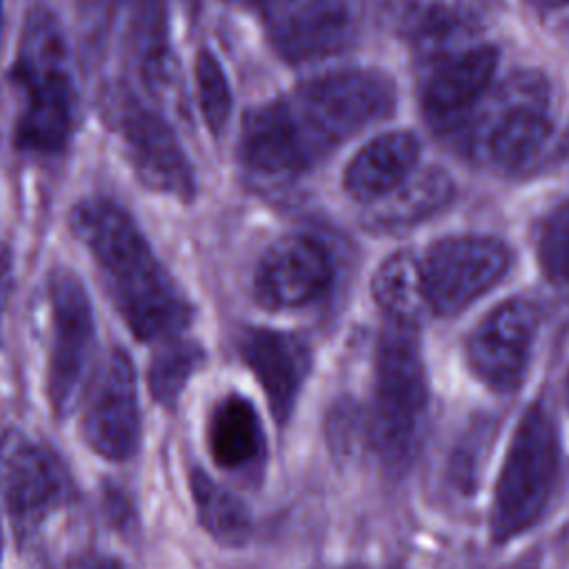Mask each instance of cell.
I'll return each instance as SVG.
<instances>
[{"label":"cell","instance_id":"obj_10","mask_svg":"<svg viewBox=\"0 0 569 569\" xmlns=\"http://www.w3.org/2000/svg\"><path fill=\"white\" fill-rule=\"evenodd\" d=\"M82 438L93 453L129 460L140 442V407L136 369L122 349H111L102 360L84 400Z\"/></svg>","mask_w":569,"mask_h":569},{"label":"cell","instance_id":"obj_23","mask_svg":"<svg viewBox=\"0 0 569 569\" xmlns=\"http://www.w3.org/2000/svg\"><path fill=\"white\" fill-rule=\"evenodd\" d=\"M189 489L198 522L216 542L224 547L247 545L253 522L249 509L238 496L198 467H193L189 473Z\"/></svg>","mask_w":569,"mask_h":569},{"label":"cell","instance_id":"obj_32","mask_svg":"<svg viewBox=\"0 0 569 569\" xmlns=\"http://www.w3.org/2000/svg\"><path fill=\"white\" fill-rule=\"evenodd\" d=\"M0 7H2V4H0Z\"/></svg>","mask_w":569,"mask_h":569},{"label":"cell","instance_id":"obj_25","mask_svg":"<svg viewBox=\"0 0 569 569\" xmlns=\"http://www.w3.org/2000/svg\"><path fill=\"white\" fill-rule=\"evenodd\" d=\"M204 349L193 340L171 338L149 362V391L162 407H176L191 376L202 367Z\"/></svg>","mask_w":569,"mask_h":569},{"label":"cell","instance_id":"obj_19","mask_svg":"<svg viewBox=\"0 0 569 569\" xmlns=\"http://www.w3.org/2000/svg\"><path fill=\"white\" fill-rule=\"evenodd\" d=\"M418 140L409 131H391L367 142L345 171L347 191L365 202L398 187L416 167Z\"/></svg>","mask_w":569,"mask_h":569},{"label":"cell","instance_id":"obj_5","mask_svg":"<svg viewBox=\"0 0 569 569\" xmlns=\"http://www.w3.org/2000/svg\"><path fill=\"white\" fill-rule=\"evenodd\" d=\"M558 471V438L542 405H531L511 438L498 478L491 529L498 540L529 529L542 513Z\"/></svg>","mask_w":569,"mask_h":569},{"label":"cell","instance_id":"obj_31","mask_svg":"<svg viewBox=\"0 0 569 569\" xmlns=\"http://www.w3.org/2000/svg\"><path fill=\"white\" fill-rule=\"evenodd\" d=\"M567 400H569V380H567Z\"/></svg>","mask_w":569,"mask_h":569},{"label":"cell","instance_id":"obj_22","mask_svg":"<svg viewBox=\"0 0 569 569\" xmlns=\"http://www.w3.org/2000/svg\"><path fill=\"white\" fill-rule=\"evenodd\" d=\"M371 293L378 307L402 327L420 325L431 311L422 262L407 253H391L373 273Z\"/></svg>","mask_w":569,"mask_h":569},{"label":"cell","instance_id":"obj_3","mask_svg":"<svg viewBox=\"0 0 569 569\" xmlns=\"http://www.w3.org/2000/svg\"><path fill=\"white\" fill-rule=\"evenodd\" d=\"M280 102L298 156L309 169L342 140L387 118L396 102V89L391 78L380 71L340 69L300 84Z\"/></svg>","mask_w":569,"mask_h":569},{"label":"cell","instance_id":"obj_18","mask_svg":"<svg viewBox=\"0 0 569 569\" xmlns=\"http://www.w3.org/2000/svg\"><path fill=\"white\" fill-rule=\"evenodd\" d=\"M207 449L227 471L253 467L264 456V429L253 402L240 393L222 396L207 418Z\"/></svg>","mask_w":569,"mask_h":569},{"label":"cell","instance_id":"obj_1","mask_svg":"<svg viewBox=\"0 0 569 569\" xmlns=\"http://www.w3.org/2000/svg\"><path fill=\"white\" fill-rule=\"evenodd\" d=\"M71 227L93 256L118 313L136 338H173L189 325L187 298L122 207L87 198L76 204Z\"/></svg>","mask_w":569,"mask_h":569},{"label":"cell","instance_id":"obj_9","mask_svg":"<svg viewBox=\"0 0 569 569\" xmlns=\"http://www.w3.org/2000/svg\"><path fill=\"white\" fill-rule=\"evenodd\" d=\"M507 247L487 236L438 240L422 260L433 313H456L487 293L507 271Z\"/></svg>","mask_w":569,"mask_h":569},{"label":"cell","instance_id":"obj_13","mask_svg":"<svg viewBox=\"0 0 569 569\" xmlns=\"http://www.w3.org/2000/svg\"><path fill=\"white\" fill-rule=\"evenodd\" d=\"M538 327V311L529 300L511 298L489 311L467 338V362L491 389H513L527 367Z\"/></svg>","mask_w":569,"mask_h":569},{"label":"cell","instance_id":"obj_11","mask_svg":"<svg viewBox=\"0 0 569 569\" xmlns=\"http://www.w3.org/2000/svg\"><path fill=\"white\" fill-rule=\"evenodd\" d=\"M276 51L289 62H311L351 44L360 0H269L262 9Z\"/></svg>","mask_w":569,"mask_h":569},{"label":"cell","instance_id":"obj_15","mask_svg":"<svg viewBox=\"0 0 569 569\" xmlns=\"http://www.w3.org/2000/svg\"><path fill=\"white\" fill-rule=\"evenodd\" d=\"M240 356L258 378L273 420L284 427L311 369L307 342L289 331L251 327L240 338Z\"/></svg>","mask_w":569,"mask_h":569},{"label":"cell","instance_id":"obj_7","mask_svg":"<svg viewBox=\"0 0 569 569\" xmlns=\"http://www.w3.org/2000/svg\"><path fill=\"white\" fill-rule=\"evenodd\" d=\"M0 498L18 540L33 538L71 498L60 458L20 429L0 438Z\"/></svg>","mask_w":569,"mask_h":569},{"label":"cell","instance_id":"obj_17","mask_svg":"<svg viewBox=\"0 0 569 569\" xmlns=\"http://www.w3.org/2000/svg\"><path fill=\"white\" fill-rule=\"evenodd\" d=\"M238 149L242 164L269 182H284L307 171L291 140L280 100L267 102L244 118Z\"/></svg>","mask_w":569,"mask_h":569},{"label":"cell","instance_id":"obj_20","mask_svg":"<svg viewBox=\"0 0 569 569\" xmlns=\"http://www.w3.org/2000/svg\"><path fill=\"white\" fill-rule=\"evenodd\" d=\"M389 18L427 58L440 56L442 60L458 53L453 44L471 29V18L458 0H393Z\"/></svg>","mask_w":569,"mask_h":569},{"label":"cell","instance_id":"obj_12","mask_svg":"<svg viewBox=\"0 0 569 569\" xmlns=\"http://www.w3.org/2000/svg\"><path fill=\"white\" fill-rule=\"evenodd\" d=\"M111 116L136 176L153 191L191 200L193 169L164 118L133 96L113 100Z\"/></svg>","mask_w":569,"mask_h":569},{"label":"cell","instance_id":"obj_27","mask_svg":"<svg viewBox=\"0 0 569 569\" xmlns=\"http://www.w3.org/2000/svg\"><path fill=\"white\" fill-rule=\"evenodd\" d=\"M538 258L551 282L569 287V200L545 222L538 240Z\"/></svg>","mask_w":569,"mask_h":569},{"label":"cell","instance_id":"obj_28","mask_svg":"<svg viewBox=\"0 0 569 569\" xmlns=\"http://www.w3.org/2000/svg\"><path fill=\"white\" fill-rule=\"evenodd\" d=\"M9 269H11L9 253H7L4 244H0V313H2V307H4V296H7V284H9Z\"/></svg>","mask_w":569,"mask_h":569},{"label":"cell","instance_id":"obj_16","mask_svg":"<svg viewBox=\"0 0 569 569\" xmlns=\"http://www.w3.org/2000/svg\"><path fill=\"white\" fill-rule=\"evenodd\" d=\"M498 64V51L487 44L467 47L445 58L425 87V109L431 120L451 124L476 109Z\"/></svg>","mask_w":569,"mask_h":569},{"label":"cell","instance_id":"obj_30","mask_svg":"<svg viewBox=\"0 0 569 569\" xmlns=\"http://www.w3.org/2000/svg\"><path fill=\"white\" fill-rule=\"evenodd\" d=\"M93 569H122V565H120L118 560H104V562H100V565L93 567Z\"/></svg>","mask_w":569,"mask_h":569},{"label":"cell","instance_id":"obj_24","mask_svg":"<svg viewBox=\"0 0 569 569\" xmlns=\"http://www.w3.org/2000/svg\"><path fill=\"white\" fill-rule=\"evenodd\" d=\"M129 49L149 82L167 73V0H120Z\"/></svg>","mask_w":569,"mask_h":569},{"label":"cell","instance_id":"obj_29","mask_svg":"<svg viewBox=\"0 0 569 569\" xmlns=\"http://www.w3.org/2000/svg\"><path fill=\"white\" fill-rule=\"evenodd\" d=\"M229 2H236V4H242V7H249V9H258L262 13V9L267 7L269 0H229Z\"/></svg>","mask_w":569,"mask_h":569},{"label":"cell","instance_id":"obj_26","mask_svg":"<svg viewBox=\"0 0 569 569\" xmlns=\"http://www.w3.org/2000/svg\"><path fill=\"white\" fill-rule=\"evenodd\" d=\"M196 89L202 118L213 136H218L231 113V91L218 58L209 49H200L196 58Z\"/></svg>","mask_w":569,"mask_h":569},{"label":"cell","instance_id":"obj_21","mask_svg":"<svg viewBox=\"0 0 569 569\" xmlns=\"http://www.w3.org/2000/svg\"><path fill=\"white\" fill-rule=\"evenodd\" d=\"M451 178L438 169H413L398 187L369 202L367 222L376 229H400L418 224L451 200Z\"/></svg>","mask_w":569,"mask_h":569},{"label":"cell","instance_id":"obj_2","mask_svg":"<svg viewBox=\"0 0 569 569\" xmlns=\"http://www.w3.org/2000/svg\"><path fill=\"white\" fill-rule=\"evenodd\" d=\"M67 62L58 20L49 11H33L24 20L11 71L24 98L16 124L22 151L56 153L67 144L76 124V89Z\"/></svg>","mask_w":569,"mask_h":569},{"label":"cell","instance_id":"obj_8","mask_svg":"<svg viewBox=\"0 0 569 569\" xmlns=\"http://www.w3.org/2000/svg\"><path fill=\"white\" fill-rule=\"evenodd\" d=\"M51 302V353L47 393L58 418H67L84 389L93 345V313L82 282L67 269L49 280Z\"/></svg>","mask_w":569,"mask_h":569},{"label":"cell","instance_id":"obj_4","mask_svg":"<svg viewBox=\"0 0 569 569\" xmlns=\"http://www.w3.org/2000/svg\"><path fill=\"white\" fill-rule=\"evenodd\" d=\"M427 416V376L411 327H389L376 351L371 438L391 469L411 462Z\"/></svg>","mask_w":569,"mask_h":569},{"label":"cell","instance_id":"obj_14","mask_svg":"<svg viewBox=\"0 0 569 569\" xmlns=\"http://www.w3.org/2000/svg\"><path fill=\"white\" fill-rule=\"evenodd\" d=\"M331 262L322 244L307 236L276 240L258 260L253 293L267 309H298L325 293Z\"/></svg>","mask_w":569,"mask_h":569},{"label":"cell","instance_id":"obj_6","mask_svg":"<svg viewBox=\"0 0 569 569\" xmlns=\"http://www.w3.org/2000/svg\"><path fill=\"white\" fill-rule=\"evenodd\" d=\"M547 82L533 71L509 76L469 129L471 151L498 169H522L536 160L551 133Z\"/></svg>","mask_w":569,"mask_h":569}]
</instances>
